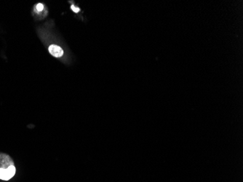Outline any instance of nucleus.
I'll return each mask as SVG.
<instances>
[{
  "label": "nucleus",
  "instance_id": "nucleus-3",
  "mask_svg": "<svg viewBox=\"0 0 243 182\" xmlns=\"http://www.w3.org/2000/svg\"><path fill=\"white\" fill-rule=\"evenodd\" d=\"M44 8V5L42 4H41V3H39V4H37V6H36V9H37V11L40 12L42 11V10H43Z\"/></svg>",
  "mask_w": 243,
  "mask_h": 182
},
{
  "label": "nucleus",
  "instance_id": "nucleus-1",
  "mask_svg": "<svg viewBox=\"0 0 243 182\" xmlns=\"http://www.w3.org/2000/svg\"><path fill=\"white\" fill-rule=\"evenodd\" d=\"M14 165L13 160L8 154L0 152V170H7Z\"/></svg>",
  "mask_w": 243,
  "mask_h": 182
},
{
  "label": "nucleus",
  "instance_id": "nucleus-2",
  "mask_svg": "<svg viewBox=\"0 0 243 182\" xmlns=\"http://www.w3.org/2000/svg\"><path fill=\"white\" fill-rule=\"evenodd\" d=\"M49 53L52 55V56L56 58L61 57L63 55V50L61 47L55 45H51L48 48Z\"/></svg>",
  "mask_w": 243,
  "mask_h": 182
},
{
  "label": "nucleus",
  "instance_id": "nucleus-4",
  "mask_svg": "<svg viewBox=\"0 0 243 182\" xmlns=\"http://www.w3.org/2000/svg\"><path fill=\"white\" fill-rule=\"evenodd\" d=\"M75 8H76V7H74V6H73V5L72 6V9L74 10V11L77 12V13L79 11V9H75Z\"/></svg>",
  "mask_w": 243,
  "mask_h": 182
}]
</instances>
